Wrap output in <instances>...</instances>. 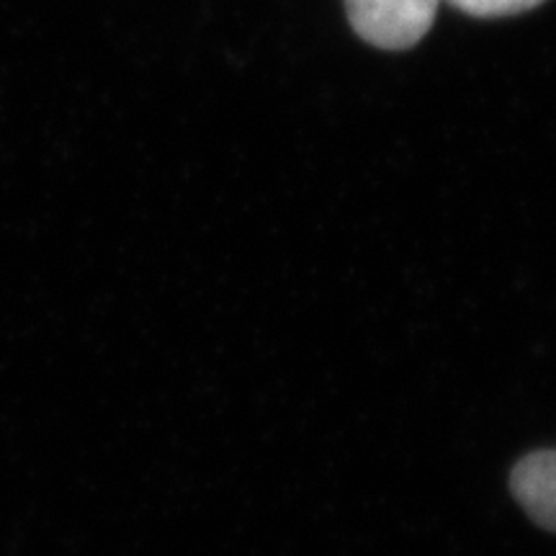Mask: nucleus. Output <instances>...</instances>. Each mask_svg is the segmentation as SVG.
<instances>
[{
    "label": "nucleus",
    "instance_id": "nucleus-1",
    "mask_svg": "<svg viewBox=\"0 0 556 556\" xmlns=\"http://www.w3.org/2000/svg\"><path fill=\"white\" fill-rule=\"evenodd\" d=\"M353 31L379 50H409L433 26L441 0H343Z\"/></svg>",
    "mask_w": 556,
    "mask_h": 556
},
{
    "label": "nucleus",
    "instance_id": "nucleus-2",
    "mask_svg": "<svg viewBox=\"0 0 556 556\" xmlns=\"http://www.w3.org/2000/svg\"><path fill=\"white\" fill-rule=\"evenodd\" d=\"M510 490L533 523L556 533V451L520 458L510 475Z\"/></svg>",
    "mask_w": 556,
    "mask_h": 556
},
{
    "label": "nucleus",
    "instance_id": "nucleus-3",
    "mask_svg": "<svg viewBox=\"0 0 556 556\" xmlns=\"http://www.w3.org/2000/svg\"><path fill=\"white\" fill-rule=\"evenodd\" d=\"M462 13L477 18H500V16H516L531 9H539L546 0H446Z\"/></svg>",
    "mask_w": 556,
    "mask_h": 556
}]
</instances>
